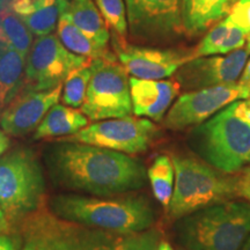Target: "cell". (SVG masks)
<instances>
[{"mask_svg": "<svg viewBox=\"0 0 250 250\" xmlns=\"http://www.w3.org/2000/svg\"><path fill=\"white\" fill-rule=\"evenodd\" d=\"M95 2L108 28L114 31L115 39L125 40L127 34V18L123 0H95Z\"/></svg>", "mask_w": 250, "mask_h": 250, "instance_id": "obj_27", "label": "cell"}, {"mask_svg": "<svg viewBox=\"0 0 250 250\" xmlns=\"http://www.w3.org/2000/svg\"><path fill=\"white\" fill-rule=\"evenodd\" d=\"M235 0H182L184 35L197 36L210 30L229 13Z\"/></svg>", "mask_w": 250, "mask_h": 250, "instance_id": "obj_17", "label": "cell"}, {"mask_svg": "<svg viewBox=\"0 0 250 250\" xmlns=\"http://www.w3.org/2000/svg\"><path fill=\"white\" fill-rule=\"evenodd\" d=\"M158 250H174L173 247L170 246L169 242L165 241V240H162L160 246H159V249Z\"/></svg>", "mask_w": 250, "mask_h": 250, "instance_id": "obj_36", "label": "cell"}, {"mask_svg": "<svg viewBox=\"0 0 250 250\" xmlns=\"http://www.w3.org/2000/svg\"><path fill=\"white\" fill-rule=\"evenodd\" d=\"M92 77L87 86L81 111L90 121L129 116L132 112L130 78L114 55L94 59Z\"/></svg>", "mask_w": 250, "mask_h": 250, "instance_id": "obj_8", "label": "cell"}, {"mask_svg": "<svg viewBox=\"0 0 250 250\" xmlns=\"http://www.w3.org/2000/svg\"><path fill=\"white\" fill-rule=\"evenodd\" d=\"M50 208L62 219L115 234L140 232L154 223V212L144 197L103 199L58 195L51 199Z\"/></svg>", "mask_w": 250, "mask_h": 250, "instance_id": "obj_4", "label": "cell"}, {"mask_svg": "<svg viewBox=\"0 0 250 250\" xmlns=\"http://www.w3.org/2000/svg\"><path fill=\"white\" fill-rule=\"evenodd\" d=\"M9 233H11V224H9L8 219L6 218L4 211L0 208V235H4V234Z\"/></svg>", "mask_w": 250, "mask_h": 250, "instance_id": "obj_33", "label": "cell"}, {"mask_svg": "<svg viewBox=\"0 0 250 250\" xmlns=\"http://www.w3.org/2000/svg\"><path fill=\"white\" fill-rule=\"evenodd\" d=\"M17 250H110L118 234L62 219L45 202L12 226Z\"/></svg>", "mask_w": 250, "mask_h": 250, "instance_id": "obj_2", "label": "cell"}, {"mask_svg": "<svg viewBox=\"0 0 250 250\" xmlns=\"http://www.w3.org/2000/svg\"><path fill=\"white\" fill-rule=\"evenodd\" d=\"M46 155L52 179L62 187L95 196L140 189L147 171L142 162L122 152L88 144L61 142Z\"/></svg>", "mask_w": 250, "mask_h": 250, "instance_id": "obj_1", "label": "cell"}, {"mask_svg": "<svg viewBox=\"0 0 250 250\" xmlns=\"http://www.w3.org/2000/svg\"><path fill=\"white\" fill-rule=\"evenodd\" d=\"M237 83H239L240 86H242L250 95V59L247 61L245 68H243L242 74L241 77H240L239 81H237Z\"/></svg>", "mask_w": 250, "mask_h": 250, "instance_id": "obj_32", "label": "cell"}, {"mask_svg": "<svg viewBox=\"0 0 250 250\" xmlns=\"http://www.w3.org/2000/svg\"><path fill=\"white\" fill-rule=\"evenodd\" d=\"M42 168L31 149L15 148L0 158V208L12 226L44 203Z\"/></svg>", "mask_w": 250, "mask_h": 250, "instance_id": "obj_7", "label": "cell"}, {"mask_svg": "<svg viewBox=\"0 0 250 250\" xmlns=\"http://www.w3.org/2000/svg\"><path fill=\"white\" fill-rule=\"evenodd\" d=\"M232 28V21L227 17L208 30V34L203 37L199 44L193 49L195 57L203 56L223 55V49Z\"/></svg>", "mask_w": 250, "mask_h": 250, "instance_id": "obj_28", "label": "cell"}, {"mask_svg": "<svg viewBox=\"0 0 250 250\" xmlns=\"http://www.w3.org/2000/svg\"><path fill=\"white\" fill-rule=\"evenodd\" d=\"M114 48L127 73L138 79H166L195 58L193 50L143 48L131 45L125 40L115 39Z\"/></svg>", "mask_w": 250, "mask_h": 250, "instance_id": "obj_14", "label": "cell"}, {"mask_svg": "<svg viewBox=\"0 0 250 250\" xmlns=\"http://www.w3.org/2000/svg\"><path fill=\"white\" fill-rule=\"evenodd\" d=\"M35 5L36 0H11L7 7L19 18L22 19L33 13Z\"/></svg>", "mask_w": 250, "mask_h": 250, "instance_id": "obj_31", "label": "cell"}, {"mask_svg": "<svg viewBox=\"0 0 250 250\" xmlns=\"http://www.w3.org/2000/svg\"><path fill=\"white\" fill-rule=\"evenodd\" d=\"M248 98L249 93L237 83L186 92L177 96L164 118V125L173 131L199 125L236 100Z\"/></svg>", "mask_w": 250, "mask_h": 250, "instance_id": "obj_11", "label": "cell"}, {"mask_svg": "<svg viewBox=\"0 0 250 250\" xmlns=\"http://www.w3.org/2000/svg\"><path fill=\"white\" fill-rule=\"evenodd\" d=\"M88 125V118L81 110L56 103L36 127L34 139L71 136Z\"/></svg>", "mask_w": 250, "mask_h": 250, "instance_id": "obj_18", "label": "cell"}, {"mask_svg": "<svg viewBox=\"0 0 250 250\" xmlns=\"http://www.w3.org/2000/svg\"><path fill=\"white\" fill-rule=\"evenodd\" d=\"M227 18L239 28L250 35V0H236Z\"/></svg>", "mask_w": 250, "mask_h": 250, "instance_id": "obj_29", "label": "cell"}, {"mask_svg": "<svg viewBox=\"0 0 250 250\" xmlns=\"http://www.w3.org/2000/svg\"><path fill=\"white\" fill-rule=\"evenodd\" d=\"M234 181H235L236 197H242L250 203V167H247L234 177Z\"/></svg>", "mask_w": 250, "mask_h": 250, "instance_id": "obj_30", "label": "cell"}, {"mask_svg": "<svg viewBox=\"0 0 250 250\" xmlns=\"http://www.w3.org/2000/svg\"><path fill=\"white\" fill-rule=\"evenodd\" d=\"M62 86L48 90L21 89L0 116V126L8 136L22 137L39 126L49 109L58 103Z\"/></svg>", "mask_w": 250, "mask_h": 250, "instance_id": "obj_15", "label": "cell"}, {"mask_svg": "<svg viewBox=\"0 0 250 250\" xmlns=\"http://www.w3.org/2000/svg\"><path fill=\"white\" fill-rule=\"evenodd\" d=\"M90 65L76 68L64 80V92L62 95L64 104L73 108H79L83 105L86 96L87 86H88L90 77H92Z\"/></svg>", "mask_w": 250, "mask_h": 250, "instance_id": "obj_25", "label": "cell"}, {"mask_svg": "<svg viewBox=\"0 0 250 250\" xmlns=\"http://www.w3.org/2000/svg\"><path fill=\"white\" fill-rule=\"evenodd\" d=\"M162 234L158 228H147L140 232L118 234L110 250H158Z\"/></svg>", "mask_w": 250, "mask_h": 250, "instance_id": "obj_26", "label": "cell"}, {"mask_svg": "<svg viewBox=\"0 0 250 250\" xmlns=\"http://www.w3.org/2000/svg\"><path fill=\"white\" fill-rule=\"evenodd\" d=\"M189 146L211 167L225 174L240 171L250 164V122L240 117L230 103L197 125L190 133Z\"/></svg>", "mask_w": 250, "mask_h": 250, "instance_id": "obj_5", "label": "cell"}, {"mask_svg": "<svg viewBox=\"0 0 250 250\" xmlns=\"http://www.w3.org/2000/svg\"><path fill=\"white\" fill-rule=\"evenodd\" d=\"M147 177L151 183L153 195L167 211L173 196L175 182L174 166L169 156H156L147 169Z\"/></svg>", "mask_w": 250, "mask_h": 250, "instance_id": "obj_24", "label": "cell"}, {"mask_svg": "<svg viewBox=\"0 0 250 250\" xmlns=\"http://www.w3.org/2000/svg\"><path fill=\"white\" fill-rule=\"evenodd\" d=\"M235 1H236V0H235Z\"/></svg>", "mask_w": 250, "mask_h": 250, "instance_id": "obj_40", "label": "cell"}, {"mask_svg": "<svg viewBox=\"0 0 250 250\" xmlns=\"http://www.w3.org/2000/svg\"><path fill=\"white\" fill-rule=\"evenodd\" d=\"M26 57L0 42V116L22 89Z\"/></svg>", "mask_w": 250, "mask_h": 250, "instance_id": "obj_19", "label": "cell"}, {"mask_svg": "<svg viewBox=\"0 0 250 250\" xmlns=\"http://www.w3.org/2000/svg\"><path fill=\"white\" fill-rule=\"evenodd\" d=\"M94 59L71 52L54 34L39 36L31 45L24 66L22 89H52L76 68L88 66Z\"/></svg>", "mask_w": 250, "mask_h": 250, "instance_id": "obj_9", "label": "cell"}, {"mask_svg": "<svg viewBox=\"0 0 250 250\" xmlns=\"http://www.w3.org/2000/svg\"><path fill=\"white\" fill-rule=\"evenodd\" d=\"M248 57L249 52L246 48L227 55L195 57L175 72L174 79L184 92L232 85L239 81Z\"/></svg>", "mask_w": 250, "mask_h": 250, "instance_id": "obj_13", "label": "cell"}, {"mask_svg": "<svg viewBox=\"0 0 250 250\" xmlns=\"http://www.w3.org/2000/svg\"><path fill=\"white\" fill-rule=\"evenodd\" d=\"M0 250H17V247L11 237L0 235Z\"/></svg>", "mask_w": 250, "mask_h": 250, "instance_id": "obj_34", "label": "cell"}, {"mask_svg": "<svg viewBox=\"0 0 250 250\" xmlns=\"http://www.w3.org/2000/svg\"><path fill=\"white\" fill-rule=\"evenodd\" d=\"M0 42L20 52L23 57H27L33 45L31 31L8 7L0 12Z\"/></svg>", "mask_w": 250, "mask_h": 250, "instance_id": "obj_23", "label": "cell"}, {"mask_svg": "<svg viewBox=\"0 0 250 250\" xmlns=\"http://www.w3.org/2000/svg\"><path fill=\"white\" fill-rule=\"evenodd\" d=\"M130 90L133 114L160 122L180 95L181 87L175 79L148 80L132 77Z\"/></svg>", "mask_w": 250, "mask_h": 250, "instance_id": "obj_16", "label": "cell"}, {"mask_svg": "<svg viewBox=\"0 0 250 250\" xmlns=\"http://www.w3.org/2000/svg\"><path fill=\"white\" fill-rule=\"evenodd\" d=\"M9 146V139L4 131L0 130V156L4 154Z\"/></svg>", "mask_w": 250, "mask_h": 250, "instance_id": "obj_35", "label": "cell"}, {"mask_svg": "<svg viewBox=\"0 0 250 250\" xmlns=\"http://www.w3.org/2000/svg\"><path fill=\"white\" fill-rule=\"evenodd\" d=\"M57 35L65 48L73 54L90 59L108 58L112 56L108 48L99 45L81 31L72 21L68 12L59 18L57 23Z\"/></svg>", "mask_w": 250, "mask_h": 250, "instance_id": "obj_21", "label": "cell"}, {"mask_svg": "<svg viewBox=\"0 0 250 250\" xmlns=\"http://www.w3.org/2000/svg\"><path fill=\"white\" fill-rule=\"evenodd\" d=\"M9 1H11V0H0V12H1L2 9H5L6 7H7Z\"/></svg>", "mask_w": 250, "mask_h": 250, "instance_id": "obj_37", "label": "cell"}, {"mask_svg": "<svg viewBox=\"0 0 250 250\" xmlns=\"http://www.w3.org/2000/svg\"><path fill=\"white\" fill-rule=\"evenodd\" d=\"M246 49L248 50V52L250 54V35L247 36V42H246Z\"/></svg>", "mask_w": 250, "mask_h": 250, "instance_id": "obj_39", "label": "cell"}, {"mask_svg": "<svg viewBox=\"0 0 250 250\" xmlns=\"http://www.w3.org/2000/svg\"><path fill=\"white\" fill-rule=\"evenodd\" d=\"M67 0H36L34 12L21 19L33 35L44 36L51 34L59 18L68 12Z\"/></svg>", "mask_w": 250, "mask_h": 250, "instance_id": "obj_22", "label": "cell"}, {"mask_svg": "<svg viewBox=\"0 0 250 250\" xmlns=\"http://www.w3.org/2000/svg\"><path fill=\"white\" fill-rule=\"evenodd\" d=\"M240 250H250V235L248 236V239L246 240V242L243 243V246Z\"/></svg>", "mask_w": 250, "mask_h": 250, "instance_id": "obj_38", "label": "cell"}, {"mask_svg": "<svg viewBox=\"0 0 250 250\" xmlns=\"http://www.w3.org/2000/svg\"><path fill=\"white\" fill-rule=\"evenodd\" d=\"M127 28L134 37L165 41L183 35L182 0H125Z\"/></svg>", "mask_w": 250, "mask_h": 250, "instance_id": "obj_12", "label": "cell"}, {"mask_svg": "<svg viewBox=\"0 0 250 250\" xmlns=\"http://www.w3.org/2000/svg\"><path fill=\"white\" fill-rule=\"evenodd\" d=\"M68 14L73 23L85 35L99 45L108 48L110 39L108 26L93 0H72Z\"/></svg>", "mask_w": 250, "mask_h": 250, "instance_id": "obj_20", "label": "cell"}, {"mask_svg": "<svg viewBox=\"0 0 250 250\" xmlns=\"http://www.w3.org/2000/svg\"><path fill=\"white\" fill-rule=\"evenodd\" d=\"M156 133L158 127L147 118L129 115L121 118L96 121L77 133L59 140L88 144L125 154H136L148 148Z\"/></svg>", "mask_w": 250, "mask_h": 250, "instance_id": "obj_10", "label": "cell"}, {"mask_svg": "<svg viewBox=\"0 0 250 250\" xmlns=\"http://www.w3.org/2000/svg\"><path fill=\"white\" fill-rule=\"evenodd\" d=\"M171 161L175 182L167 210L171 220L176 221L208 206L236 197L234 177H225L212 169L210 165L189 156L174 155Z\"/></svg>", "mask_w": 250, "mask_h": 250, "instance_id": "obj_6", "label": "cell"}, {"mask_svg": "<svg viewBox=\"0 0 250 250\" xmlns=\"http://www.w3.org/2000/svg\"><path fill=\"white\" fill-rule=\"evenodd\" d=\"M175 234L186 250H240L250 235V203L227 201L176 220Z\"/></svg>", "mask_w": 250, "mask_h": 250, "instance_id": "obj_3", "label": "cell"}]
</instances>
